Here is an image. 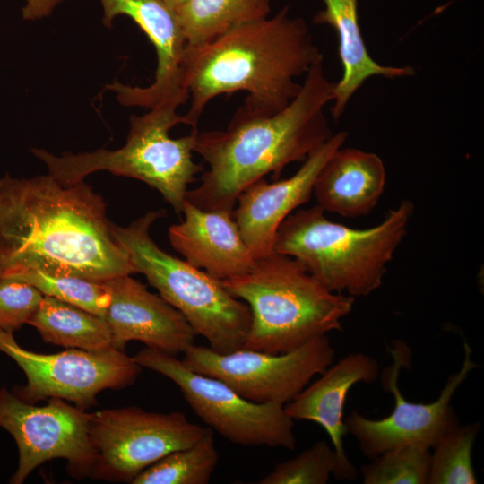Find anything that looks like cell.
I'll return each instance as SVG.
<instances>
[{
    "mask_svg": "<svg viewBox=\"0 0 484 484\" xmlns=\"http://www.w3.org/2000/svg\"><path fill=\"white\" fill-rule=\"evenodd\" d=\"M104 199L84 181L0 178V280L39 272L96 281L134 273Z\"/></svg>",
    "mask_w": 484,
    "mask_h": 484,
    "instance_id": "6da1fadb",
    "label": "cell"
},
{
    "mask_svg": "<svg viewBox=\"0 0 484 484\" xmlns=\"http://www.w3.org/2000/svg\"><path fill=\"white\" fill-rule=\"evenodd\" d=\"M335 83L326 78L321 59L281 111L262 116L240 106L226 129L198 132L194 151L209 169L186 200L203 211L232 212L248 186L267 174L278 179L289 164L304 161L333 135L324 108L333 100Z\"/></svg>",
    "mask_w": 484,
    "mask_h": 484,
    "instance_id": "7a4b0ae2",
    "label": "cell"
},
{
    "mask_svg": "<svg viewBox=\"0 0 484 484\" xmlns=\"http://www.w3.org/2000/svg\"><path fill=\"white\" fill-rule=\"evenodd\" d=\"M323 59L310 29L289 7L272 18L237 25L212 41L187 47L184 85L191 99L182 124L197 128L208 103L221 94L247 92L246 110L272 116L284 109L301 89L297 78Z\"/></svg>",
    "mask_w": 484,
    "mask_h": 484,
    "instance_id": "3957f363",
    "label": "cell"
},
{
    "mask_svg": "<svg viewBox=\"0 0 484 484\" xmlns=\"http://www.w3.org/2000/svg\"><path fill=\"white\" fill-rule=\"evenodd\" d=\"M414 209L404 199L381 223L362 229L328 220L317 204L300 209L280 225L273 252L296 259L330 291L367 296L382 285Z\"/></svg>",
    "mask_w": 484,
    "mask_h": 484,
    "instance_id": "277c9868",
    "label": "cell"
},
{
    "mask_svg": "<svg viewBox=\"0 0 484 484\" xmlns=\"http://www.w3.org/2000/svg\"><path fill=\"white\" fill-rule=\"evenodd\" d=\"M221 282L251 312L243 349L270 354L340 331L354 304L353 297L330 291L296 259L275 252L256 260L249 272Z\"/></svg>",
    "mask_w": 484,
    "mask_h": 484,
    "instance_id": "5b68a950",
    "label": "cell"
},
{
    "mask_svg": "<svg viewBox=\"0 0 484 484\" xmlns=\"http://www.w3.org/2000/svg\"><path fill=\"white\" fill-rule=\"evenodd\" d=\"M182 120L177 108L157 107L142 116H131L125 143L117 150L101 148L60 156L42 148H32L31 152L47 166L48 175L63 186L84 181L94 172L108 171L156 189L180 215L189 184L204 170L193 160L197 128L183 137L169 136L170 129Z\"/></svg>",
    "mask_w": 484,
    "mask_h": 484,
    "instance_id": "8992f818",
    "label": "cell"
},
{
    "mask_svg": "<svg viewBox=\"0 0 484 484\" xmlns=\"http://www.w3.org/2000/svg\"><path fill=\"white\" fill-rule=\"evenodd\" d=\"M165 210L148 212L127 226L112 224V232L126 251L135 272L145 276L159 295L177 309L195 334L220 353L242 349L249 331L251 312L232 296L221 281L161 249L150 235Z\"/></svg>",
    "mask_w": 484,
    "mask_h": 484,
    "instance_id": "52a82bcc",
    "label": "cell"
},
{
    "mask_svg": "<svg viewBox=\"0 0 484 484\" xmlns=\"http://www.w3.org/2000/svg\"><path fill=\"white\" fill-rule=\"evenodd\" d=\"M134 361L174 382L194 413L213 431L244 446L294 449V420L280 403L245 399L224 382L188 369L174 355L145 347Z\"/></svg>",
    "mask_w": 484,
    "mask_h": 484,
    "instance_id": "ba28073f",
    "label": "cell"
},
{
    "mask_svg": "<svg viewBox=\"0 0 484 484\" xmlns=\"http://www.w3.org/2000/svg\"><path fill=\"white\" fill-rule=\"evenodd\" d=\"M205 428L181 411L158 413L130 406L90 413L88 433L95 460L89 477L132 483L166 454L194 445Z\"/></svg>",
    "mask_w": 484,
    "mask_h": 484,
    "instance_id": "9c48e42d",
    "label": "cell"
},
{
    "mask_svg": "<svg viewBox=\"0 0 484 484\" xmlns=\"http://www.w3.org/2000/svg\"><path fill=\"white\" fill-rule=\"evenodd\" d=\"M0 351L23 371L27 383L12 392L25 402L59 398L86 410L97 403L106 389H122L137 378L141 367L124 350L67 349L41 354L23 349L13 333L0 330Z\"/></svg>",
    "mask_w": 484,
    "mask_h": 484,
    "instance_id": "30bf717a",
    "label": "cell"
},
{
    "mask_svg": "<svg viewBox=\"0 0 484 484\" xmlns=\"http://www.w3.org/2000/svg\"><path fill=\"white\" fill-rule=\"evenodd\" d=\"M334 350L327 334L281 354L239 349L220 353L194 344L181 359L190 370L217 378L246 400L285 405L317 374L333 363Z\"/></svg>",
    "mask_w": 484,
    "mask_h": 484,
    "instance_id": "8fae6325",
    "label": "cell"
},
{
    "mask_svg": "<svg viewBox=\"0 0 484 484\" xmlns=\"http://www.w3.org/2000/svg\"><path fill=\"white\" fill-rule=\"evenodd\" d=\"M36 406L0 387V428L14 439L18 467L9 482L22 484L39 465L53 459L67 461L74 477H89L95 460L89 439L90 413L66 401L51 398Z\"/></svg>",
    "mask_w": 484,
    "mask_h": 484,
    "instance_id": "7c38bea8",
    "label": "cell"
},
{
    "mask_svg": "<svg viewBox=\"0 0 484 484\" xmlns=\"http://www.w3.org/2000/svg\"><path fill=\"white\" fill-rule=\"evenodd\" d=\"M464 359L461 369L452 374L437 400L431 403L411 402L403 397L398 387V376L402 366L410 361V350L403 342L389 348L393 363L381 375L383 388L393 394L394 407L390 415L381 419L366 418L356 411L345 419L347 432L358 441L362 454L375 459L385 451L401 445H415L432 449L439 438L459 424L451 406V399L477 367L471 360V349L464 342Z\"/></svg>",
    "mask_w": 484,
    "mask_h": 484,
    "instance_id": "4fadbf2b",
    "label": "cell"
},
{
    "mask_svg": "<svg viewBox=\"0 0 484 484\" xmlns=\"http://www.w3.org/2000/svg\"><path fill=\"white\" fill-rule=\"evenodd\" d=\"M102 22L110 27L118 15L130 17L146 34L157 54L154 81L147 87L114 82L106 88L125 107L178 108L189 99L184 85L186 39L177 13L161 0H99Z\"/></svg>",
    "mask_w": 484,
    "mask_h": 484,
    "instance_id": "5bb4252c",
    "label": "cell"
},
{
    "mask_svg": "<svg viewBox=\"0 0 484 484\" xmlns=\"http://www.w3.org/2000/svg\"><path fill=\"white\" fill-rule=\"evenodd\" d=\"M347 136L344 131L333 134L307 157L290 177L273 183L263 177L239 194L232 216L255 260L273 253L280 225L298 207L309 202L320 169L343 146Z\"/></svg>",
    "mask_w": 484,
    "mask_h": 484,
    "instance_id": "9a60e30c",
    "label": "cell"
},
{
    "mask_svg": "<svg viewBox=\"0 0 484 484\" xmlns=\"http://www.w3.org/2000/svg\"><path fill=\"white\" fill-rule=\"evenodd\" d=\"M131 274L106 281L110 302L104 315L112 347L124 350L131 341L177 355L194 344L196 335L185 316Z\"/></svg>",
    "mask_w": 484,
    "mask_h": 484,
    "instance_id": "2e32d148",
    "label": "cell"
},
{
    "mask_svg": "<svg viewBox=\"0 0 484 484\" xmlns=\"http://www.w3.org/2000/svg\"><path fill=\"white\" fill-rule=\"evenodd\" d=\"M378 376L379 367L375 359L361 352L350 353L329 367L318 380L284 405L293 420L314 421L326 431L337 457L333 476L339 480H353L358 477V471L343 446V436L348 433L343 419L348 393L355 384L371 383Z\"/></svg>",
    "mask_w": 484,
    "mask_h": 484,
    "instance_id": "e0dca14e",
    "label": "cell"
},
{
    "mask_svg": "<svg viewBox=\"0 0 484 484\" xmlns=\"http://www.w3.org/2000/svg\"><path fill=\"white\" fill-rule=\"evenodd\" d=\"M184 220L169 229L172 247L194 267L225 281L249 272L255 265L232 212L203 211L184 203Z\"/></svg>",
    "mask_w": 484,
    "mask_h": 484,
    "instance_id": "ac0fdd59",
    "label": "cell"
},
{
    "mask_svg": "<svg viewBox=\"0 0 484 484\" xmlns=\"http://www.w3.org/2000/svg\"><path fill=\"white\" fill-rule=\"evenodd\" d=\"M382 159L356 148L337 149L320 169L313 186L317 205L345 218L369 214L385 186Z\"/></svg>",
    "mask_w": 484,
    "mask_h": 484,
    "instance_id": "d6986e66",
    "label": "cell"
},
{
    "mask_svg": "<svg viewBox=\"0 0 484 484\" xmlns=\"http://www.w3.org/2000/svg\"><path fill=\"white\" fill-rule=\"evenodd\" d=\"M324 10L314 17L315 24L332 26L339 39V55L343 68L341 79L335 83L333 118L337 121L343 114L348 101L372 76L395 79L411 76L415 70L411 66H385L376 62L369 55L359 24L358 0H323Z\"/></svg>",
    "mask_w": 484,
    "mask_h": 484,
    "instance_id": "ffe728a7",
    "label": "cell"
},
{
    "mask_svg": "<svg viewBox=\"0 0 484 484\" xmlns=\"http://www.w3.org/2000/svg\"><path fill=\"white\" fill-rule=\"evenodd\" d=\"M28 324L46 342L66 349L94 351L113 348L104 316L52 297L43 295Z\"/></svg>",
    "mask_w": 484,
    "mask_h": 484,
    "instance_id": "44dd1931",
    "label": "cell"
},
{
    "mask_svg": "<svg viewBox=\"0 0 484 484\" xmlns=\"http://www.w3.org/2000/svg\"><path fill=\"white\" fill-rule=\"evenodd\" d=\"M271 0H188L177 12L187 47L212 41L229 29L268 17Z\"/></svg>",
    "mask_w": 484,
    "mask_h": 484,
    "instance_id": "7402d4cb",
    "label": "cell"
},
{
    "mask_svg": "<svg viewBox=\"0 0 484 484\" xmlns=\"http://www.w3.org/2000/svg\"><path fill=\"white\" fill-rule=\"evenodd\" d=\"M213 430L194 445L175 450L138 474L132 484H207L218 464Z\"/></svg>",
    "mask_w": 484,
    "mask_h": 484,
    "instance_id": "603a6c76",
    "label": "cell"
},
{
    "mask_svg": "<svg viewBox=\"0 0 484 484\" xmlns=\"http://www.w3.org/2000/svg\"><path fill=\"white\" fill-rule=\"evenodd\" d=\"M480 422L458 424L432 447L428 484H475L472 466L473 444Z\"/></svg>",
    "mask_w": 484,
    "mask_h": 484,
    "instance_id": "cb8c5ba5",
    "label": "cell"
},
{
    "mask_svg": "<svg viewBox=\"0 0 484 484\" xmlns=\"http://www.w3.org/2000/svg\"><path fill=\"white\" fill-rule=\"evenodd\" d=\"M430 449L406 445L388 449L361 467L365 484H428Z\"/></svg>",
    "mask_w": 484,
    "mask_h": 484,
    "instance_id": "d4e9b609",
    "label": "cell"
},
{
    "mask_svg": "<svg viewBox=\"0 0 484 484\" xmlns=\"http://www.w3.org/2000/svg\"><path fill=\"white\" fill-rule=\"evenodd\" d=\"M18 280L35 287L44 296L70 303L101 316L105 315L110 302V293L105 281L39 272L24 274Z\"/></svg>",
    "mask_w": 484,
    "mask_h": 484,
    "instance_id": "484cf974",
    "label": "cell"
},
{
    "mask_svg": "<svg viewBox=\"0 0 484 484\" xmlns=\"http://www.w3.org/2000/svg\"><path fill=\"white\" fill-rule=\"evenodd\" d=\"M337 466L333 445L320 440L297 456L277 464L258 484H325Z\"/></svg>",
    "mask_w": 484,
    "mask_h": 484,
    "instance_id": "4316f807",
    "label": "cell"
},
{
    "mask_svg": "<svg viewBox=\"0 0 484 484\" xmlns=\"http://www.w3.org/2000/svg\"><path fill=\"white\" fill-rule=\"evenodd\" d=\"M42 298V293L27 282L0 280V330L13 333L28 324Z\"/></svg>",
    "mask_w": 484,
    "mask_h": 484,
    "instance_id": "83f0119b",
    "label": "cell"
},
{
    "mask_svg": "<svg viewBox=\"0 0 484 484\" xmlns=\"http://www.w3.org/2000/svg\"><path fill=\"white\" fill-rule=\"evenodd\" d=\"M65 0H26L22 8V18L27 21L43 19Z\"/></svg>",
    "mask_w": 484,
    "mask_h": 484,
    "instance_id": "f1b7e54d",
    "label": "cell"
},
{
    "mask_svg": "<svg viewBox=\"0 0 484 484\" xmlns=\"http://www.w3.org/2000/svg\"><path fill=\"white\" fill-rule=\"evenodd\" d=\"M174 12H177L181 6H183L188 0H161Z\"/></svg>",
    "mask_w": 484,
    "mask_h": 484,
    "instance_id": "f546056e",
    "label": "cell"
}]
</instances>
